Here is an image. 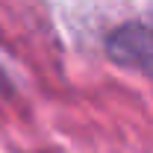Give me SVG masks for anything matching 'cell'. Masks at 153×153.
Returning a JSON list of instances; mask_svg holds the SVG:
<instances>
[{"instance_id": "6da1fadb", "label": "cell", "mask_w": 153, "mask_h": 153, "mask_svg": "<svg viewBox=\"0 0 153 153\" xmlns=\"http://www.w3.org/2000/svg\"><path fill=\"white\" fill-rule=\"evenodd\" d=\"M106 53L121 65L138 74L153 76V24L130 21L115 27L106 38Z\"/></svg>"}, {"instance_id": "7a4b0ae2", "label": "cell", "mask_w": 153, "mask_h": 153, "mask_svg": "<svg viewBox=\"0 0 153 153\" xmlns=\"http://www.w3.org/2000/svg\"><path fill=\"white\" fill-rule=\"evenodd\" d=\"M9 88V79H6V74H3V68H0V91H6Z\"/></svg>"}]
</instances>
